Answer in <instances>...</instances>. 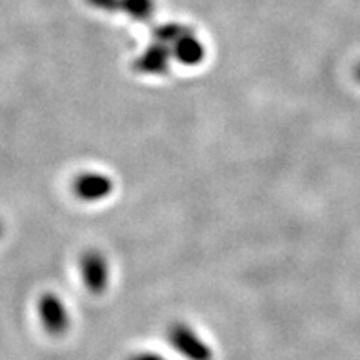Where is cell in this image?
Instances as JSON below:
<instances>
[{
  "label": "cell",
  "mask_w": 360,
  "mask_h": 360,
  "mask_svg": "<svg viewBox=\"0 0 360 360\" xmlns=\"http://www.w3.org/2000/svg\"><path fill=\"white\" fill-rule=\"evenodd\" d=\"M115 184L109 174L101 170H84L72 180V192L80 202L98 204L114 193Z\"/></svg>",
  "instance_id": "6da1fadb"
},
{
  "label": "cell",
  "mask_w": 360,
  "mask_h": 360,
  "mask_svg": "<svg viewBox=\"0 0 360 360\" xmlns=\"http://www.w3.org/2000/svg\"><path fill=\"white\" fill-rule=\"evenodd\" d=\"M82 282L92 295H101L109 289L110 283V264L102 250H85L79 262Z\"/></svg>",
  "instance_id": "7a4b0ae2"
},
{
  "label": "cell",
  "mask_w": 360,
  "mask_h": 360,
  "mask_svg": "<svg viewBox=\"0 0 360 360\" xmlns=\"http://www.w3.org/2000/svg\"><path fill=\"white\" fill-rule=\"evenodd\" d=\"M129 360H164V357H160V355H157L154 352H141L132 355Z\"/></svg>",
  "instance_id": "277c9868"
},
{
  "label": "cell",
  "mask_w": 360,
  "mask_h": 360,
  "mask_svg": "<svg viewBox=\"0 0 360 360\" xmlns=\"http://www.w3.org/2000/svg\"><path fill=\"white\" fill-rule=\"evenodd\" d=\"M2 236H4V224L2 220H0V238H2Z\"/></svg>",
  "instance_id": "5b68a950"
},
{
  "label": "cell",
  "mask_w": 360,
  "mask_h": 360,
  "mask_svg": "<svg viewBox=\"0 0 360 360\" xmlns=\"http://www.w3.org/2000/svg\"><path fill=\"white\" fill-rule=\"evenodd\" d=\"M37 314L45 332H49L51 335L60 337L69 332L72 323L70 310L56 292H45L39 297Z\"/></svg>",
  "instance_id": "3957f363"
}]
</instances>
